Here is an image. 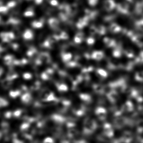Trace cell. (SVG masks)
<instances>
[{
    "label": "cell",
    "instance_id": "cell-1",
    "mask_svg": "<svg viewBox=\"0 0 143 143\" xmlns=\"http://www.w3.org/2000/svg\"><path fill=\"white\" fill-rule=\"evenodd\" d=\"M31 99V97L28 94L24 95L22 97V100L23 102L26 103H29Z\"/></svg>",
    "mask_w": 143,
    "mask_h": 143
},
{
    "label": "cell",
    "instance_id": "cell-2",
    "mask_svg": "<svg viewBox=\"0 0 143 143\" xmlns=\"http://www.w3.org/2000/svg\"><path fill=\"white\" fill-rule=\"evenodd\" d=\"M44 143H54V141L51 138H47L44 140Z\"/></svg>",
    "mask_w": 143,
    "mask_h": 143
},
{
    "label": "cell",
    "instance_id": "cell-3",
    "mask_svg": "<svg viewBox=\"0 0 143 143\" xmlns=\"http://www.w3.org/2000/svg\"><path fill=\"white\" fill-rule=\"evenodd\" d=\"M10 94L11 97H12L13 98H15L19 95L18 92H16V91H11Z\"/></svg>",
    "mask_w": 143,
    "mask_h": 143
},
{
    "label": "cell",
    "instance_id": "cell-4",
    "mask_svg": "<svg viewBox=\"0 0 143 143\" xmlns=\"http://www.w3.org/2000/svg\"><path fill=\"white\" fill-rule=\"evenodd\" d=\"M21 113V111L18 110V111H16L14 113V115L15 117H19Z\"/></svg>",
    "mask_w": 143,
    "mask_h": 143
},
{
    "label": "cell",
    "instance_id": "cell-5",
    "mask_svg": "<svg viewBox=\"0 0 143 143\" xmlns=\"http://www.w3.org/2000/svg\"><path fill=\"white\" fill-rule=\"evenodd\" d=\"M14 143H23L21 141H19V140L15 139L14 140Z\"/></svg>",
    "mask_w": 143,
    "mask_h": 143
}]
</instances>
